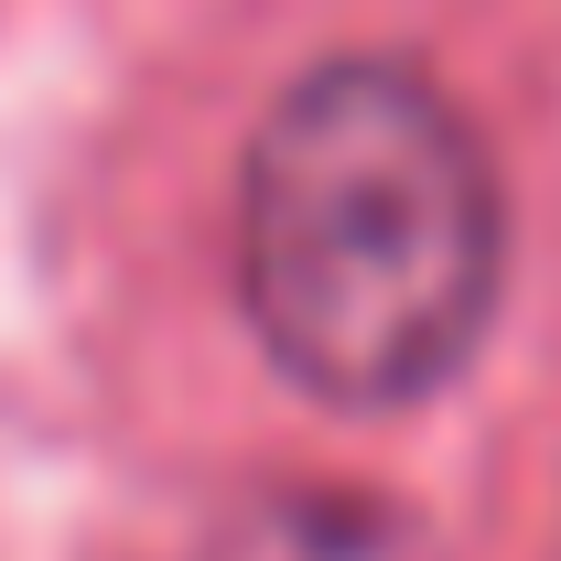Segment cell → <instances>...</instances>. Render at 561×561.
Here are the masks:
<instances>
[{
	"instance_id": "6da1fadb",
	"label": "cell",
	"mask_w": 561,
	"mask_h": 561,
	"mask_svg": "<svg viewBox=\"0 0 561 561\" xmlns=\"http://www.w3.org/2000/svg\"><path fill=\"white\" fill-rule=\"evenodd\" d=\"M496 280V162L421 66L335 55L271 98L238 173V302L302 400H432L476 356Z\"/></svg>"
},
{
	"instance_id": "7a4b0ae2",
	"label": "cell",
	"mask_w": 561,
	"mask_h": 561,
	"mask_svg": "<svg viewBox=\"0 0 561 561\" xmlns=\"http://www.w3.org/2000/svg\"><path fill=\"white\" fill-rule=\"evenodd\" d=\"M195 561H432V529L356 486H260L216 518Z\"/></svg>"
}]
</instances>
